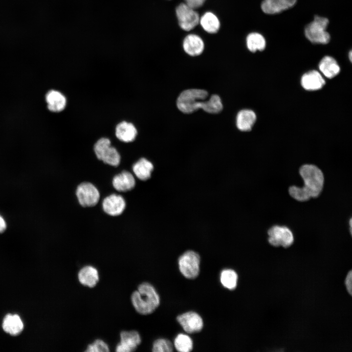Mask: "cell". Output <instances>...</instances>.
<instances>
[{
	"mask_svg": "<svg viewBox=\"0 0 352 352\" xmlns=\"http://www.w3.org/2000/svg\"><path fill=\"white\" fill-rule=\"evenodd\" d=\"M208 96L206 90L187 89L182 91L177 97L176 106L181 112L185 114L192 113L200 109L211 114L221 112L223 104L219 95L213 94L210 98Z\"/></svg>",
	"mask_w": 352,
	"mask_h": 352,
	"instance_id": "6da1fadb",
	"label": "cell"
},
{
	"mask_svg": "<svg viewBox=\"0 0 352 352\" xmlns=\"http://www.w3.org/2000/svg\"><path fill=\"white\" fill-rule=\"evenodd\" d=\"M299 173L304 185L302 187L295 185L290 186L288 189L290 196L300 202L318 197L324 184V174L321 169L313 164H305L300 168Z\"/></svg>",
	"mask_w": 352,
	"mask_h": 352,
	"instance_id": "7a4b0ae2",
	"label": "cell"
},
{
	"mask_svg": "<svg viewBox=\"0 0 352 352\" xmlns=\"http://www.w3.org/2000/svg\"><path fill=\"white\" fill-rule=\"evenodd\" d=\"M131 302L135 310L140 314L153 313L160 304V298L154 286L148 282L140 284L132 292Z\"/></svg>",
	"mask_w": 352,
	"mask_h": 352,
	"instance_id": "3957f363",
	"label": "cell"
},
{
	"mask_svg": "<svg viewBox=\"0 0 352 352\" xmlns=\"http://www.w3.org/2000/svg\"><path fill=\"white\" fill-rule=\"evenodd\" d=\"M93 150L96 158L103 163L118 167L121 162V155L117 149L107 136L99 137L93 144Z\"/></svg>",
	"mask_w": 352,
	"mask_h": 352,
	"instance_id": "277c9868",
	"label": "cell"
},
{
	"mask_svg": "<svg viewBox=\"0 0 352 352\" xmlns=\"http://www.w3.org/2000/svg\"><path fill=\"white\" fill-rule=\"evenodd\" d=\"M329 22L327 18L315 16L305 28L306 38L312 43L328 44L330 40V35L326 31Z\"/></svg>",
	"mask_w": 352,
	"mask_h": 352,
	"instance_id": "5b68a950",
	"label": "cell"
},
{
	"mask_svg": "<svg viewBox=\"0 0 352 352\" xmlns=\"http://www.w3.org/2000/svg\"><path fill=\"white\" fill-rule=\"evenodd\" d=\"M75 196L79 205L84 208L94 207L100 200L99 190L89 181L82 182L77 186Z\"/></svg>",
	"mask_w": 352,
	"mask_h": 352,
	"instance_id": "8992f818",
	"label": "cell"
},
{
	"mask_svg": "<svg viewBox=\"0 0 352 352\" xmlns=\"http://www.w3.org/2000/svg\"><path fill=\"white\" fill-rule=\"evenodd\" d=\"M181 273L186 278L194 279L199 272L200 257L196 252L187 251L182 254L178 261Z\"/></svg>",
	"mask_w": 352,
	"mask_h": 352,
	"instance_id": "52a82bcc",
	"label": "cell"
},
{
	"mask_svg": "<svg viewBox=\"0 0 352 352\" xmlns=\"http://www.w3.org/2000/svg\"><path fill=\"white\" fill-rule=\"evenodd\" d=\"M267 235L268 242L273 246L287 248L294 242L293 233L286 226L274 225L267 230Z\"/></svg>",
	"mask_w": 352,
	"mask_h": 352,
	"instance_id": "ba28073f",
	"label": "cell"
},
{
	"mask_svg": "<svg viewBox=\"0 0 352 352\" xmlns=\"http://www.w3.org/2000/svg\"><path fill=\"white\" fill-rule=\"evenodd\" d=\"M176 15L180 27L185 31H190L199 22L198 14L185 3H181L176 8Z\"/></svg>",
	"mask_w": 352,
	"mask_h": 352,
	"instance_id": "9c48e42d",
	"label": "cell"
},
{
	"mask_svg": "<svg viewBox=\"0 0 352 352\" xmlns=\"http://www.w3.org/2000/svg\"><path fill=\"white\" fill-rule=\"evenodd\" d=\"M100 201L103 212L111 217L120 216L126 209V200L119 193H111Z\"/></svg>",
	"mask_w": 352,
	"mask_h": 352,
	"instance_id": "30bf717a",
	"label": "cell"
},
{
	"mask_svg": "<svg viewBox=\"0 0 352 352\" xmlns=\"http://www.w3.org/2000/svg\"><path fill=\"white\" fill-rule=\"evenodd\" d=\"M138 134L136 126L133 122L123 120L118 122L114 129V135L119 141L124 143L133 142Z\"/></svg>",
	"mask_w": 352,
	"mask_h": 352,
	"instance_id": "8fae6325",
	"label": "cell"
},
{
	"mask_svg": "<svg viewBox=\"0 0 352 352\" xmlns=\"http://www.w3.org/2000/svg\"><path fill=\"white\" fill-rule=\"evenodd\" d=\"M111 183L117 193H126L135 187L136 178L132 172L123 170L113 176Z\"/></svg>",
	"mask_w": 352,
	"mask_h": 352,
	"instance_id": "7c38bea8",
	"label": "cell"
},
{
	"mask_svg": "<svg viewBox=\"0 0 352 352\" xmlns=\"http://www.w3.org/2000/svg\"><path fill=\"white\" fill-rule=\"evenodd\" d=\"M141 338L136 330H124L120 333V342L115 347L117 352H131L135 351L140 344Z\"/></svg>",
	"mask_w": 352,
	"mask_h": 352,
	"instance_id": "4fadbf2b",
	"label": "cell"
},
{
	"mask_svg": "<svg viewBox=\"0 0 352 352\" xmlns=\"http://www.w3.org/2000/svg\"><path fill=\"white\" fill-rule=\"evenodd\" d=\"M177 321L187 333H192L200 331L203 326L201 316L197 313L189 311L178 315Z\"/></svg>",
	"mask_w": 352,
	"mask_h": 352,
	"instance_id": "5bb4252c",
	"label": "cell"
},
{
	"mask_svg": "<svg viewBox=\"0 0 352 352\" xmlns=\"http://www.w3.org/2000/svg\"><path fill=\"white\" fill-rule=\"evenodd\" d=\"M154 166L151 161L146 157L142 156L132 165V173L135 178L142 181L149 180L152 176Z\"/></svg>",
	"mask_w": 352,
	"mask_h": 352,
	"instance_id": "9a60e30c",
	"label": "cell"
},
{
	"mask_svg": "<svg viewBox=\"0 0 352 352\" xmlns=\"http://www.w3.org/2000/svg\"><path fill=\"white\" fill-rule=\"evenodd\" d=\"M47 107L52 112L59 113L65 110L67 106L66 96L59 90L51 89L45 96Z\"/></svg>",
	"mask_w": 352,
	"mask_h": 352,
	"instance_id": "2e32d148",
	"label": "cell"
},
{
	"mask_svg": "<svg viewBox=\"0 0 352 352\" xmlns=\"http://www.w3.org/2000/svg\"><path fill=\"white\" fill-rule=\"evenodd\" d=\"M78 279L82 285L89 288L93 287L99 280L98 271L92 265H85L79 270Z\"/></svg>",
	"mask_w": 352,
	"mask_h": 352,
	"instance_id": "e0dca14e",
	"label": "cell"
},
{
	"mask_svg": "<svg viewBox=\"0 0 352 352\" xmlns=\"http://www.w3.org/2000/svg\"><path fill=\"white\" fill-rule=\"evenodd\" d=\"M301 83L303 88L307 90H316L324 86L325 81L318 71L311 70L302 76Z\"/></svg>",
	"mask_w": 352,
	"mask_h": 352,
	"instance_id": "ac0fdd59",
	"label": "cell"
},
{
	"mask_svg": "<svg viewBox=\"0 0 352 352\" xmlns=\"http://www.w3.org/2000/svg\"><path fill=\"white\" fill-rule=\"evenodd\" d=\"M183 48L188 55L197 56L203 51L204 44L199 36L196 34H189L183 40Z\"/></svg>",
	"mask_w": 352,
	"mask_h": 352,
	"instance_id": "d6986e66",
	"label": "cell"
},
{
	"mask_svg": "<svg viewBox=\"0 0 352 352\" xmlns=\"http://www.w3.org/2000/svg\"><path fill=\"white\" fill-rule=\"evenodd\" d=\"M296 1L297 0H264L261 8L265 13L274 14L292 7Z\"/></svg>",
	"mask_w": 352,
	"mask_h": 352,
	"instance_id": "ffe728a7",
	"label": "cell"
},
{
	"mask_svg": "<svg viewBox=\"0 0 352 352\" xmlns=\"http://www.w3.org/2000/svg\"><path fill=\"white\" fill-rule=\"evenodd\" d=\"M256 120L254 111L249 109L240 110L236 116V126L242 132L250 131Z\"/></svg>",
	"mask_w": 352,
	"mask_h": 352,
	"instance_id": "44dd1931",
	"label": "cell"
},
{
	"mask_svg": "<svg viewBox=\"0 0 352 352\" xmlns=\"http://www.w3.org/2000/svg\"><path fill=\"white\" fill-rule=\"evenodd\" d=\"M2 327L6 333L12 336L20 334L23 329V324L17 314H7L3 319Z\"/></svg>",
	"mask_w": 352,
	"mask_h": 352,
	"instance_id": "7402d4cb",
	"label": "cell"
},
{
	"mask_svg": "<svg viewBox=\"0 0 352 352\" xmlns=\"http://www.w3.org/2000/svg\"><path fill=\"white\" fill-rule=\"evenodd\" d=\"M319 68L327 78H332L340 72V68L336 61L332 57L325 56L319 63Z\"/></svg>",
	"mask_w": 352,
	"mask_h": 352,
	"instance_id": "603a6c76",
	"label": "cell"
},
{
	"mask_svg": "<svg viewBox=\"0 0 352 352\" xmlns=\"http://www.w3.org/2000/svg\"><path fill=\"white\" fill-rule=\"evenodd\" d=\"M202 28L207 32L213 34L217 33L220 27V22L217 17L213 13H205L199 19Z\"/></svg>",
	"mask_w": 352,
	"mask_h": 352,
	"instance_id": "cb8c5ba5",
	"label": "cell"
},
{
	"mask_svg": "<svg viewBox=\"0 0 352 352\" xmlns=\"http://www.w3.org/2000/svg\"><path fill=\"white\" fill-rule=\"evenodd\" d=\"M246 45L249 51L255 52L257 50H263L266 45L264 38L256 32L251 33L246 37Z\"/></svg>",
	"mask_w": 352,
	"mask_h": 352,
	"instance_id": "d4e9b609",
	"label": "cell"
},
{
	"mask_svg": "<svg viewBox=\"0 0 352 352\" xmlns=\"http://www.w3.org/2000/svg\"><path fill=\"white\" fill-rule=\"evenodd\" d=\"M220 280L224 287L232 290L237 286L238 275L234 270L225 269L223 270L220 273Z\"/></svg>",
	"mask_w": 352,
	"mask_h": 352,
	"instance_id": "484cf974",
	"label": "cell"
},
{
	"mask_svg": "<svg viewBox=\"0 0 352 352\" xmlns=\"http://www.w3.org/2000/svg\"><path fill=\"white\" fill-rule=\"evenodd\" d=\"M174 347L180 352H189L193 349V341L187 335L183 333L178 334L174 340Z\"/></svg>",
	"mask_w": 352,
	"mask_h": 352,
	"instance_id": "4316f807",
	"label": "cell"
},
{
	"mask_svg": "<svg viewBox=\"0 0 352 352\" xmlns=\"http://www.w3.org/2000/svg\"><path fill=\"white\" fill-rule=\"evenodd\" d=\"M174 346L169 340L159 338L154 341L152 351L154 352H171L173 351Z\"/></svg>",
	"mask_w": 352,
	"mask_h": 352,
	"instance_id": "83f0119b",
	"label": "cell"
},
{
	"mask_svg": "<svg viewBox=\"0 0 352 352\" xmlns=\"http://www.w3.org/2000/svg\"><path fill=\"white\" fill-rule=\"evenodd\" d=\"M108 345L103 340L97 339L87 347L86 352H109Z\"/></svg>",
	"mask_w": 352,
	"mask_h": 352,
	"instance_id": "f1b7e54d",
	"label": "cell"
},
{
	"mask_svg": "<svg viewBox=\"0 0 352 352\" xmlns=\"http://www.w3.org/2000/svg\"><path fill=\"white\" fill-rule=\"evenodd\" d=\"M205 0H185V3L194 9L201 7Z\"/></svg>",
	"mask_w": 352,
	"mask_h": 352,
	"instance_id": "f546056e",
	"label": "cell"
},
{
	"mask_svg": "<svg viewBox=\"0 0 352 352\" xmlns=\"http://www.w3.org/2000/svg\"><path fill=\"white\" fill-rule=\"evenodd\" d=\"M352 271L347 274L345 279V285L346 288L350 295H352Z\"/></svg>",
	"mask_w": 352,
	"mask_h": 352,
	"instance_id": "4dcf8cb0",
	"label": "cell"
},
{
	"mask_svg": "<svg viewBox=\"0 0 352 352\" xmlns=\"http://www.w3.org/2000/svg\"><path fill=\"white\" fill-rule=\"evenodd\" d=\"M6 228V224L4 219L0 215V233L3 232Z\"/></svg>",
	"mask_w": 352,
	"mask_h": 352,
	"instance_id": "1f68e13d",
	"label": "cell"
},
{
	"mask_svg": "<svg viewBox=\"0 0 352 352\" xmlns=\"http://www.w3.org/2000/svg\"><path fill=\"white\" fill-rule=\"evenodd\" d=\"M352 51L351 50L349 52V59L351 62H352Z\"/></svg>",
	"mask_w": 352,
	"mask_h": 352,
	"instance_id": "d6a6232c",
	"label": "cell"
}]
</instances>
